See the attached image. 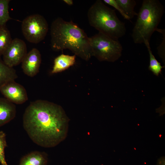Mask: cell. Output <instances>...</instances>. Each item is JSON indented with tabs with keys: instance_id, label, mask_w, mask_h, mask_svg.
Returning <instances> with one entry per match:
<instances>
[{
	"instance_id": "obj_14",
	"label": "cell",
	"mask_w": 165,
	"mask_h": 165,
	"mask_svg": "<svg viewBox=\"0 0 165 165\" xmlns=\"http://www.w3.org/2000/svg\"><path fill=\"white\" fill-rule=\"evenodd\" d=\"M123 13L128 17L129 20L137 16L138 13L134 10L136 4L134 0H116Z\"/></svg>"
},
{
	"instance_id": "obj_8",
	"label": "cell",
	"mask_w": 165,
	"mask_h": 165,
	"mask_svg": "<svg viewBox=\"0 0 165 165\" xmlns=\"http://www.w3.org/2000/svg\"><path fill=\"white\" fill-rule=\"evenodd\" d=\"M0 91L5 98L14 104H21L28 99L24 87L15 81L4 85L0 88Z\"/></svg>"
},
{
	"instance_id": "obj_6",
	"label": "cell",
	"mask_w": 165,
	"mask_h": 165,
	"mask_svg": "<svg viewBox=\"0 0 165 165\" xmlns=\"http://www.w3.org/2000/svg\"><path fill=\"white\" fill-rule=\"evenodd\" d=\"M21 30L27 41L36 44L45 38L48 31V24L43 16L34 14L28 16L23 20Z\"/></svg>"
},
{
	"instance_id": "obj_20",
	"label": "cell",
	"mask_w": 165,
	"mask_h": 165,
	"mask_svg": "<svg viewBox=\"0 0 165 165\" xmlns=\"http://www.w3.org/2000/svg\"><path fill=\"white\" fill-rule=\"evenodd\" d=\"M63 1L69 6L72 5L73 4V1L72 0H64Z\"/></svg>"
},
{
	"instance_id": "obj_11",
	"label": "cell",
	"mask_w": 165,
	"mask_h": 165,
	"mask_svg": "<svg viewBox=\"0 0 165 165\" xmlns=\"http://www.w3.org/2000/svg\"><path fill=\"white\" fill-rule=\"evenodd\" d=\"M47 155L44 152H32L23 156L19 165H47Z\"/></svg>"
},
{
	"instance_id": "obj_16",
	"label": "cell",
	"mask_w": 165,
	"mask_h": 165,
	"mask_svg": "<svg viewBox=\"0 0 165 165\" xmlns=\"http://www.w3.org/2000/svg\"><path fill=\"white\" fill-rule=\"evenodd\" d=\"M10 0H0V28L6 27L7 22L12 19L9 13Z\"/></svg>"
},
{
	"instance_id": "obj_7",
	"label": "cell",
	"mask_w": 165,
	"mask_h": 165,
	"mask_svg": "<svg viewBox=\"0 0 165 165\" xmlns=\"http://www.w3.org/2000/svg\"><path fill=\"white\" fill-rule=\"evenodd\" d=\"M27 53L25 42L15 38L12 39L3 53V61L9 67L13 68L22 63Z\"/></svg>"
},
{
	"instance_id": "obj_19",
	"label": "cell",
	"mask_w": 165,
	"mask_h": 165,
	"mask_svg": "<svg viewBox=\"0 0 165 165\" xmlns=\"http://www.w3.org/2000/svg\"><path fill=\"white\" fill-rule=\"evenodd\" d=\"M103 1L104 3L111 6L115 8L120 13L124 19L129 20L128 17L123 13L116 0H103Z\"/></svg>"
},
{
	"instance_id": "obj_5",
	"label": "cell",
	"mask_w": 165,
	"mask_h": 165,
	"mask_svg": "<svg viewBox=\"0 0 165 165\" xmlns=\"http://www.w3.org/2000/svg\"><path fill=\"white\" fill-rule=\"evenodd\" d=\"M89 39L92 56L100 61L113 62L121 56L123 47L118 40L100 32Z\"/></svg>"
},
{
	"instance_id": "obj_2",
	"label": "cell",
	"mask_w": 165,
	"mask_h": 165,
	"mask_svg": "<svg viewBox=\"0 0 165 165\" xmlns=\"http://www.w3.org/2000/svg\"><path fill=\"white\" fill-rule=\"evenodd\" d=\"M51 46L59 51L71 50L76 56L88 61L92 56L89 37L83 30L72 21L58 17L50 26Z\"/></svg>"
},
{
	"instance_id": "obj_13",
	"label": "cell",
	"mask_w": 165,
	"mask_h": 165,
	"mask_svg": "<svg viewBox=\"0 0 165 165\" xmlns=\"http://www.w3.org/2000/svg\"><path fill=\"white\" fill-rule=\"evenodd\" d=\"M17 77L15 70L6 64L0 58V88Z\"/></svg>"
},
{
	"instance_id": "obj_10",
	"label": "cell",
	"mask_w": 165,
	"mask_h": 165,
	"mask_svg": "<svg viewBox=\"0 0 165 165\" xmlns=\"http://www.w3.org/2000/svg\"><path fill=\"white\" fill-rule=\"evenodd\" d=\"M16 113L15 104L5 98H0V127L14 119Z\"/></svg>"
},
{
	"instance_id": "obj_4",
	"label": "cell",
	"mask_w": 165,
	"mask_h": 165,
	"mask_svg": "<svg viewBox=\"0 0 165 165\" xmlns=\"http://www.w3.org/2000/svg\"><path fill=\"white\" fill-rule=\"evenodd\" d=\"M87 17L91 26L113 39L118 40L125 34L124 23L119 19L114 10L101 0H97L90 8Z\"/></svg>"
},
{
	"instance_id": "obj_17",
	"label": "cell",
	"mask_w": 165,
	"mask_h": 165,
	"mask_svg": "<svg viewBox=\"0 0 165 165\" xmlns=\"http://www.w3.org/2000/svg\"><path fill=\"white\" fill-rule=\"evenodd\" d=\"M149 54V64L148 69L156 76H158L161 74L163 68L164 67L161 65L160 63L156 59L151 50L150 46H146Z\"/></svg>"
},
{
	"instance_id": "obj_9",
	"label": "cell",
	"mask_w": 165,
	"mask_h": 165,
	"mask_svg": "<svg viewBox=\"0 0 165 165\" xmlns=\"http://www.w3.org/2000/svg\"><path fill=\"white\" fill-rule=\"evenodd\" d=\"M41 62L39 51L36 48H33L27 53L21 63L24 73L29 77H34L39 72Z\"/></svg>"
},
{
	"instance_id": "obj_18",
	"label": "cell",
	"mask_w": 165,
	"mask_h": 165,
	"mask_svg": "<svg viewBox=\"0 0 165 165\" xmlns=\"http://www.w3.org/2000/svg\"><path fill=\"white\" fill-rule=\"evenodd\" d=\"M7 146L6 135L4 132L0 131V163L2 165H8L6 160L5 149Z\"/></svg>"
},
{
	"instance_id": "obj_12",
	"label": "cell",
	"mask_w": 165,
	"mask_h": 165,
	"mask_svg": "<svg viewBox=\"0 0 165 165\" xmlns=\"http://www.w3.org/2000/svg\"><path fill=\"white\" fill-rule=\"evenodd\" d=\"M76 56H70L61 54L56 57L54 61V64L51 71L52 74L63 71L73 66L75 61Z\"/></svg>"
},
{
	"instance_id": "obj_1",
	"label": "cell",
	"mask_w": 165,
	"mask_h": 165,
	"mask_svg": "<svg viewBox=\"0 0 165 165\" xmlns=\"http://www.w3.org/2000/svg\"><path fill=\"white\" fill-rule=\"evenodd\" d=\"M23 120L30 138L42 147L56 146L68 135L69 119L62 107L52 102L38 100L30 102Z\"/></svg>"
},
{
	"instance_id": "obj_15",
	"label": "cell",
	"mask_w": 165,
	"mask_h": 165,
	"mask_svg": "<svg viewBox=\"0 0 165 165\" xmlns=\"http://www.w3.org/2000/svg\"><path fill=\"white\" fill-rule=\"evenodd\" d=\"M12 40L10 32L6 27L0 28V58Z\"/></svg>"
},
{
	"instance_id": "obj_3",
	"label": "cell",
	"mask_w": 165,
	"mask_h": 165,
	"mask_svg": "<svg viewBox=\"0 0 165 165\" xmlns=\"http://www.w3.org/2000/svg\"><path fill=\"white\" fill-rule=\"evenodd\" d=\"M164 13V6L159 0H143L131 35L135 43L150 45L151 37L157 31Z\"/></svg>"
}]
</instances>
